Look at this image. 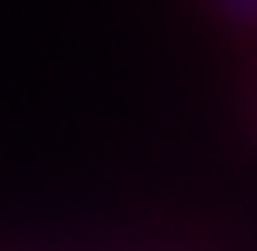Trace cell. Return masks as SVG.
I'll use <instances>...</instances> for the list:
<instances>
[{"label": "cell", "mask_w": 257, "mask_h": 251, "mask_svg": "<svg viewBox=\"0 0 257 251\" xmlns=\"http://www.w3.org/2000/svg\"><path fill=\"white\" fill-rule=\"evenodd\" d=\"M228 24H257V0H210Z\"/></svg>", "instance_id": "cell-1"}]
</instances>
